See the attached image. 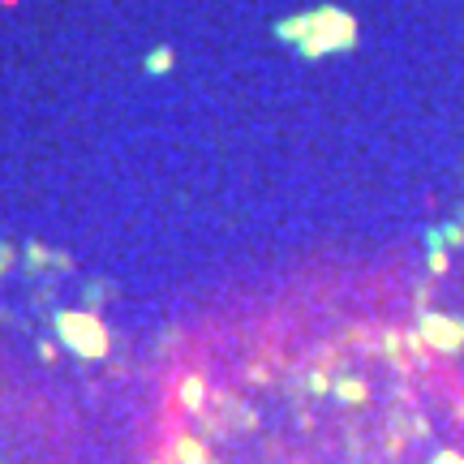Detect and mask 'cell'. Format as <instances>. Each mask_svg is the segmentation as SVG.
<instances>
[{"mask_svg":"<svg viewBox=\"0 0 464 464\" xmlns=\"http://www.w3.org/2000/svg\"><path fill=\"white\" fill-rule=\"evenodd\" d=\"M435 331L370 297L258 305L172 362L142 464H464V362Z\"/></svg>","mask_w":464,"mask_h":464,"instance_id":"6da1fadb","label":"cell"}]
</instances>
